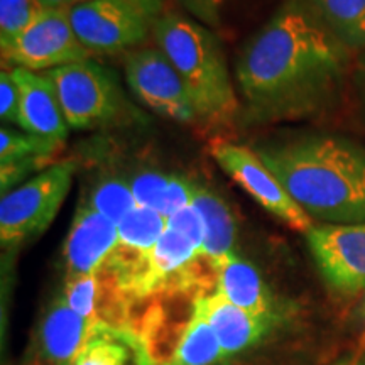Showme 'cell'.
<instances>
[{
	"mask_svg": "<svg viewBox=\"0 0 365 365\" xmlns=\"http://www.w3.org/2000/svg\"><path fill=\"white\" fill-rule=\"evenodd\" d=\"M0 117L7 124L21 127V93L12 68L0 73Z\"/></svg>",
	"mask_w": 365,
	"mask_h": 365,
	"instance_id": "obj_25",
	"label": "cell"
},
{
	"mask_svg": "<svg viewBox=\"0 0 365 365\" xmlns=\"http://www.w3.org/2000/svg\"><path fill=\"white\" fill-rule=\"evenodd\" d=\"M124 66L132 93L150 110L180 124L200 120L188 86L161 49L143 48L129 51Z\"/></svg>",
	"mask_w": 365,
	"mask_h": 365,
	"instance_id": "obj_7",
	"label": "cell"
},
{
	"mask_svg": "<svg viewBox=\"0 0 365 365\" xmlns=\"http://www.w3.org/2000/svg\"><path fill=\"white\" fill-rule=\"evenodd\" d=\"M135 2H139L140 6H144L148 11H150L154 14V16H161V11H163V0H135Z\"/></svg>",
	"mask_w": 365,
	"mask_h": 365,
	"instance_id": "obj_30",
	"label": "cell"
},
{
	"mask_svg": "<svg viewBox=\"0 0 365 365\" xmlns=\"http://www.w3.org/2000/svg\"><path fill=\"white\" fill-rule=\"evenodd\" d=\"M85 59H90V53L76 38L70 9H44L38 19L2 51L6 65L36 73Z\"/></svg>",
	"mask_w": 365,
	"mask_h": 365,
	"instance_id": "obj_9",
	"label": "cell"
},
{
	"mask_svg": "<svg viewBox=\"0 0 365 365\" xmlns=\"http://www.w3.org/2000/svg\"><path fill=\"white\" fill-rule=\"evenodd\" d=\"M132 339L129 333L102 327L80 350L73 365H129Z\"/></svg>",
	"mask_w": 365,
	"mask_h": 365,
	"instance_id": "obj_21",
	"label": "cell"
},
{
	"mask_svg": "<svg viewBox=\"0 0 365 365\" xmlns=\"http://www.w3.org/2000/svg\"><path fill=\"white\" fill-rule=\"evenodd\" d=\"M202 262H207L202 249L186 235L166 227L156 247L150 250L143 271L130 286L129 298L137 301L161 293L198 291L200 284L207 281L200 271Z\"/></svg>",
	"mask_w": 365,
	"mask_h": 365,
	"instance_id": "obj_10",
	"label": "cell"
},
{
	"mask_svg": "<svg viewBox=\"0 0 365 365\" xmlns=\"http://www.w3.org/2000/svg\"><path fill=\"white\" fill-rule=\"evenodd\" d=\"M193 307L203 314L228 359L259 344L274 330L272 323L235 307L218 291L196 296Z\"/></svg>",
	"mask_w": 365,
	"mask_h": 365,
	"instance_id": "obj_15",
	"label": "cell"
},
{
	"mask_svg": "<svg viewBox=\"0 0 365 365\" xmlns=\"http://www.w3.org/2000/svg\"><path fill=\"white\" fill-rule=\"evenodd\" d=\"M217 291L254 317L277 325L282 309L279 301L252 262L237 254L228 255L217 267Z\"/></svg>",
	"mask_w": 365,
	"mask_h": 365,
	"instance_id": "obj_16",
	"label": "cell"
},
{
	"mask_svg": "<svg viewBox=\"0 0 365 365\" xmlns=\"http://www.w3.org/2000/svg\"><path fill=\"white\" fill-rule=\"evenodd\" d=\"M333 365H365V352L364 354L349 355V357L336 360V362Z\"/></svg>",
	"mask_w": 365,
	"mask_h": 365,
	"instance_id": "obj_29",
	"label": "cell"
},
{
	"mask_svg": "<svg viewBox=\"0 0 365 365\" xmlns=\"http://www.w3.org/2000/svg\"><path fill=\"white\" fill-rule=\"evenodd\" d=\"M212 156L245 193L287 227L303 234L314 227L313 218L291 198L257 150L239 144L215 143L212 145Z\"/></svg>",
	"mask_w": 365,
	"mask_h": 365,
	"instance_id": "obj_8",
	"label": "cell"
},
{
	"mask_svg": "<svg viewBox=\"0 0 365 365\" xmlns=\"http://www.w3.org/2000/svg\"><path fill=\"white\" fill-rule=\"evenodd\" d=\"M56 88L70 129H95L115 124L127 100L110 70L85 59L46 71Z\"/></svg>",
	"mask_w": 365,
	"mask_h": 365,
	"instance_id": "obj_5",
	"label": "cell"
},
{
	"mask_svg": "<svg viewBox=\"0 0 365 365\" xmlns=\"http://www.w3.org/2000/svg\"><path fill=\"white\" fill-rule=\"evenodd\" d=\"M39 2L44 9H71L86 0H39Z\"/></svg>",
	"mask_w": 365,
	"mask_h": 365,
	"instance_id": "obj_28",
	"label": "cell"
},
{
	"mask_svg": "<svg viewBox=\"0 0 365 365\" xmlns=\"http://www.w3.org/2000/svg\"><path fill=\"white\" fill-rule=\"evenodd\" d=\"M291 198L330 225L365 223V149L339 135H304L259 145Z\"/></svg>",
	"mask_w": 365,
	"mask_h": 365,
	"instance_id": "obj_2",
	"label": "cell"
},
{
	"mask_svg": "<svg viewBox=\"0 0 365 365\" xmlns=\"http://www.w3.org/2000/svg\"><path fill=\"white\" fill-rule=\"evenodd\" d=\"M362 317L365 319V301H364V304H362Z\"/></svg>",
	"mask_w": 365,
	"mask_h": 365,
	"instance_id": "obj_31",
	"label": "cell"
},
{
	"mask_svg": "<svg viewBox=\"0 0 365 365\" xmlns=\"http://www.w3.org/2000/svg\"><path fill=\"white\" fill-rule=\"evenodd\" d=\"M44 11L39 0H0V48L7 49Z\"/></svg>",
	"mask_w": 365,
	"mask_h": 365,
	"instance_id": "obj_24",
	"label": "cell"
},
{
	"mask_svg": "<svg viewBox=\"0 0 365 365\" xmlns=\"http://www.w3.org/2000/svg\"><path fill=\"white\" fill-rule=\"evenodd\" d=\"M345 48H365V0H298Z\"/></svg>",
	"mask_w": 365,
	"mask_h": 365,
	"instance_id": "obj_19",
	"label": "cell"
},
{
	"mask_svg": "<svg viewBox=\"0 0 365 365\" xmlns=\"http://www.w3.org/2000/svg\"><path fill=\"white\" fill-rule=\"evenodd\" d=\"M182 9H186L195 19L203 26L218 27L222 21V11L230 0H178Z\"/></svg>",
	"mask_w": 365,
	"mask_h": 365,
	"instance_id": "obj_27",
	"label": "cell"
},
{
	"mask_svg": "<svg viewBox=\"0 0 365 365\" xmlns=\"http://www.w3.org/2000/svg\"><path fill=\"white\" fill-rule=\"evenodd\" d=\"M307 242L319 274L335 293L365 291V223L314 225Z\"/></svg>",
	"mask_w": 365,
	"mask_h": 365,
	"instance_id": "obj_11",
	"label": "cell"
},
{
	"mask_svg": "<svg viewBox=\"0 0 365 365\" xmlns=\"http://www.w3.org/2000/svg\"><path fill=\"white\" fill-rule=\"evenodd\" d=\"M349 48L298 0H287L249 41L237 61V83L255 122L293 120L330 105L344 83Z\"/></svg>",
	"mask_w": 365,
	"mask_h": 365,
	"instance_id": "obj_1",
	"label": "cell"
},
{
	"mask_svg": "<svg viewBox=\"0 0 365 365\" xmlns=\"http://www.w3.org/2000/svg\"><path fill=\"white\" fill-rule=\"evenodd\" d=\"M76 163L59 161L2 195L0 240L4 249L19 247L39 237L56 218L71 190Z\"/></svg>",
	"mask_w": 365,
	"mask_h": 365,
	"instance_id": "obj_4",
	"label": "cell"
},
{
	"mask_svg": "<svg viewBox=\"0 0 365 365\" xmlns=\"http://www.w3.org/2000/svg\"><path fill=\"white\" fill-rule=\"evenodd\" d=\"M21 93V129L65 143L68 125L53 81L46 73L12 68Z\"/></svg>",
	"mask_w": 365,
	"mask_h": 365,
	"instance_id": "obj_14",
	"label": "cell"
},
{
	"mask_svg": "<svg viewBox=\"0 0 365 365\" xmlns=\"http://www.w3.org/2000/svg\"><path fill=\"white\" fill-rule=\"evenodd\" d=\"M227 360L212 327L193 307L175 354L166 365H220Z\"/></svg>",
	"mask_w": 365,
	"mask_h": 365,
	"instance_id": "obj_20",
	"label": "cell"
},
{
	"mask_svg": "<svg viewBox=\"0 0 365 365\" xmlns=\"http://www.w3.org/2000/svg\"><path fill=\"white\" fill-rule=\"evenodd\" d=\"M168 227L173 228V230H178L180 234L186 235L191 242H195L200 249L203 247L205 240V227L202 215L198 213L193 205H190L188 208L181 210L176 215L168 218Z\"/></svg>",
	"mask_w": 365,
	"mask_h": 365,
	"instance_id": "obj_26",
	"label": "cell"
},
{
	"mask_svg": "<svg viewBox=\"0 0 365 365\" xmlns=\"http://www.w3.org/2000/svg\"><path fill=\"white\" fill-rule=\"evenodd\" d=\"M105 325L81 318L63 296L49 304L36 335V357L43 365H73L86 341Z\"/></svg>",
	"mask_w": 365,
	"mask_h": 365,
	"instance_id": "obj_13",
	"label": "cell"
},
{
	"mask_svg": "<svg viewBox=\"0 0 365 365\" xmlns=\"http://www.w3.org/2000/svg\"><path fill=\"white\" fill-rule=\"evenodd\" d=\"M86 203L115 225L137 207L129 181L120 178H105L98 181L90 191Z\"/></svg>",
	"mask_w": 365,
	"mask_h": 365,
	"instance_id": "obj_22",
	"label": "cell"
},
{
	"mask_svg": "<svg viewBox=\"0 0 365 365\" xmlns=\"http://www.w3.org/2000/svg\"><path fill=\"white\" fill-rule=\"evenodd\" d=\"M63 143L48 139V137L17 132L2 127L0 132V164H9L31 158L51 159L61 149Z\"/></svg>",
	"mask_w": 365,
	"mask_h": 365,
	"instance_id": "obj_23",
	"label": "cell"
},
{
	"mask_svg": "<svg viewBox=\"0 0 365 365\" xmlns=\"http://www.w3.org/2000/svg\"><path fill=\"white\" fill-rule=\"evenodd\" d=\"M70 19L90 54H115L143 44L158 16L135 0H86L70 9Z\"/></svg>",
	"mask_w": 365,
	"mask_h": 365,
	"instance_id": "obj_6",
	"label": "cell"
},
{
	"mask_svg": "<svg viewBox=\"0 0 365 365\" xmlns=\"http://www.w3.org/2000/svg\"><path fill=\"white\" fill-rule=\"evenodd\" d=\"M191 205L202 215L205 227V240L202 255L210 266L215 269L228 255L235 254V220L225 200L207 186L193 182V200Z\"/></svg>",
	"mask_w": 365,
	"mask_h": 365,
	"instance_id": "obj_17",
	"label": "cell"
},
{
	"mask_svg": "<svg viewBox=\"0 0 365 365\" xmlns=\"http://www.w3.org/2000/svg\"><path fill=\"white\" fill-rule=\"evenodd\" d=\"M137 207L158 212L164 218L188 208L193 200V181L161 171H140L129 181Z\"/></svg>",
	"mask_w": 365,
	"mask_h": 365,
	"instance_id": "obj_18",
	"label": "cell"
},
{
	"mask_svg": "<svg viewBox=\"0 0 365 365\" xmlns=\"http://www.w3.org/2000/svg\"><path fill=\"white\" fill-rule=\"evenodd\" d=\"M118 245V228L88 203H80L66 237L63 257L68 276L98 272Z\"/></svg>",
	"mask_w": 365,
	"mask_h": 365,
	"instance_id": "obj_12",
	"label": "cell"
},
{
	"mask_svg": "<svg viewBox=\"0 0 365 365\" xmlns=\"http://www.w3.org/2000/svg\"><path fill=\"white\" fill-rule=\"evenodd\" d=\"M153 36L188 86L200 120L232 124L239 113V100L217 36L207 26L176 12L161 14L154 22Z\"/></svg>",
	"mask_w": 365,
	"mask_h": 365,
	"instance_id": "obj_3",
	"label": "cell"
}]
</instances>
